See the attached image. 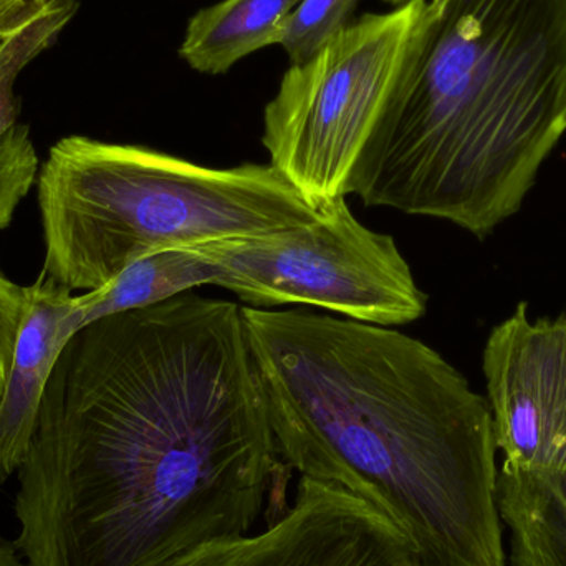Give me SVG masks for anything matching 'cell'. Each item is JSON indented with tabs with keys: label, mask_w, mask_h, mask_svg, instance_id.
<instances>
[{
	"label": "cell",
	"mask_w": 566,
	"mask_h": 566,
	"mask_svg": "<svg viewBox=\"0 0 566 566\" xmlns=\"http://www.w3.org/2000/svg\"><path fill=\"white\" fill-rule=\"evenodd\" d=\"M359 0H300L283 22L277 45L292 65L312 59L332 36L349 23Z\"/></svg>",
	"instance_id": "cell-13"
},
{
	"label": "cell",
	"mask_w": 566,
	"mask_h": 566,
	"mask_svg": "<svg viewBox=\"0 0 566 566\" xmlns=\"http://www.w3.org/2000/svg\"><path fill=\"white\" fill-rule=\"evenodd\" d=\"M426 6L409 0L348 23L312 59L290 65L265 106L262 145L271 165L316 206L346 196Z\"/></svg>",
	"instance_id": "cell-5"
},
{
	"label": "cell",
	"mask_w": 566,
	"mask_h": 566,
	"mask_svg": "<svg viewBox=\"0 0 566 566\" xmlns=\"http://www.w3.org/2000/svg\"><path fill=\"white\" fill-rule=\"evenodd\" d=\"M497 451V507L514 566L566 547V308L532 318L521 303L482 356Z\"/></svg>",
	"instance_id": "cell-6"
},
{
	"label": "cell",
	"mask_w": 566,
	"mask_h": 566,
	"mask_svg": "<svg viewBox=\"0 0 566 566\" xmlns=\"http://www.w3.org/2000/svg\"><path fill=\"white\" fill-rule=\"evenodd\" d=\"M25 306L27 286L17 285L0 271V399L12 369Z\"/></svg>",
	"instance_id": "cell-14"
},
{
	"label": "cell",
	"mask_w": 566,
	"mask_h": 566,
	"mask_svg": "<svg viewBox=\"0 0 566 566\" xmlns=\"http://www.w3.org/2000/svg\"><path fill=\"white\" fill-rule=\"evenodd\" d=\"M565 133L566 0L428 2L345 192L484 239Z\"/></svg>",
	"instance_id": "cell-3"
},
{
	"label": "cell",
	"mask_w": 566,
	"mask_h": 566,
	"mask_svg": "<svg viewBox=\"0 0 566 566\" xmlns=\"http://www.w3.org/2000/svg\"><path fill=\"white\" fill-rule=\"evenodd\" d=\"M446 0H431V6H434V7H439V6H442V3H444Z\"/></svg>",
	"instance_id": "cell-17"
},
{
	"label": "cell",
	"mask_w": 566,
	"mask_h": 566,
	"mask_svg": "<svg viewBox=\"0 0 566 566\" xmlns=\"http://www.w3.org/2000/svg\"><path fill=\"white\" fill-rule=\"evenodd\" d=\"M524 566H566V547Z\"/></svg>",
	"instance_id": "cell-16"
},
{
	"label": "cell",
	"mask_w": 566,
	"mask_h": 566,
	"mask_svg": "<svg viewBox=\"0 0 566 566\" xmlns=\"http://www.w3.org/2000/svg\"><path fill=\"white\" fill-rule=\"evenodd\" d=\"M323 208L271 163L208 168L66 136L39 172L43 272L69 292H92L149 255L300 228Z\"/></svg>",
	"instance_id": "cell-4"
},
{
	"label": "cell",
	"mask_w": 566,
	"mask_h": 566,
	"mask_svg": "<svg viewBox=\"0 0 566 566\" xmlns=\"http://www.w3.org/2000/svg\"><path fill=\"white\" fill-rule=\"evenodd\" d=\"M345 198L310 224L196 249L214 265V285L254 308L302 303L381 326L421 318L428 295L395 239L363 226Z\"/></svg>",
	"instance_id": "cell-7"
},
{
	"label": "cell",
	"mask_w": 566,
	"mask_h": 566,
	"mask_svg": "<svg viewBox=\"0 0 566 566\" xmlns=\"http://www.w3.org/2000/svg\"><path fill=\"white\" fill-rule=\"evenodd\" d=\"M216 268L196 248L172 249L129 265L105 286L73 300L65 325L70 335L90 323L165 302L196 286L214 285Z\"/></svg>",
	"instance_id": "cell-12"
},
{
	"label": "cell",
	"mask_w": 566,
	"mask_h": 566,
	"mask_svg": "<svg viewBox=\"0 0 566 566\" xmlns=\"http://www.w3.org/2000/svg\"><path fill=\"white\" fill-rule=\"evenodd\" d=\"M165 566H418L402 535L371 505L300 478L292 507L258 535L209 542Z\"/></svg>",
	"instance_id": "cell-8"
},
{
	"label": "cell",
	"mask_w": 566,
	"mask_h": 566,
	"mask_svg": "<svg viewBox=\"0 0 566 566\" xmlns=\"http://www.w3.org/2000/svg\"><path fill=\"white\" fill-rule=\"evenodd\" d=\"M78 6V0H0V231L39 179L29 126L17 123V78L55 42Z\"/></svg>",
	"instance_id": "cell-9"
},
{
	"label": "cell",
	"mask_w": 566,
	"mask_h": 566,
	"mask_svg": "<svg viewBox=\"0 0 566 566\" xmlns=\"http://www.w3.org/2000/svg\"><path fill=\"white\" fill-rule=\"evenodd\" d=\"M279 454L371 505L418 566H505L488 398L388 326L242 308Z\"/></svg>",
	"instance_id": "cell-2"
},
{
	"label": "cell",
	"mask_w": 566,
	"mask_h": 566,
	"mask_svg": "<svg viewBox=\"0 0 566 566\" xmlns=\"http://www.w3.org/2000/svg\"><path fill=\"white\" fill-rule=\"evenodd\" d=\"M75 295L45 272L27 286V306L12 369L0 399V484L19 472L35 434L46 385L72 338L65 319Z\"/></svg>",
	"instance_id": "cell-10"
},
{
	"label": "cell",
	"mask_w": 566,
	"mask_h": 566,
	"mask_svg": "<svg viewBox=\"0 0 566 566\" xmlns=\"http://www.w3.org/2000/svg\"><path fill=\"white\" fill-rule=\"evenodd\" d=\"M0 566H27L25 562L20 560L17 555V548L10 545L0 544Z\"/></svg>",
	"instance_id": "cell-15"
},
{
	"label": "cell",
	"mask_w": 566,
	"mask_h": 566,
	"mask_svg": "<svg viewBox=\"0 0 566 566\" xmlns=\"http://www.w3.org/2000/svg\"><path fill=\"white\" fill-rule=\"evenodd\" d=\"M300 0H222L189 20L179 55L191 69L221 75L281 36Z\"/></svg>",
	"instance_id": "cell-11"
},
{
	"label": "cell",
	"mask_w": 566,
	"mask_h": 566,
	"mask_svg": "<svg viewBox=\"0 0 566 566\" xmlns=\"http://www.w3.org/2000/svg\"><path fill=\"white\" fill-rule=\"evenodd\" d=\"M279 454L242 306L192 290L78 329L19 472L27 566H165L248 535Z\"/></svg>",
	"instance_id": "cell-1"
}]
</instances>
